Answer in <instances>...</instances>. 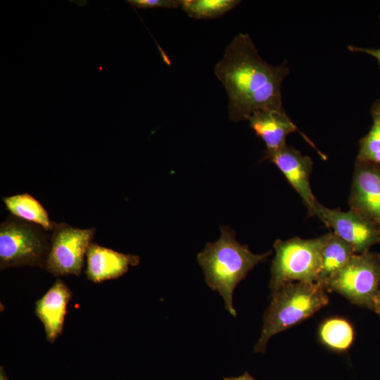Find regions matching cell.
<instances>
[{
  "instance_id": "5",
  "label": "cell",
  "mask_w": 380,
  "mask_h": 380,
  "mask_svg": "<svg viewBox=\"0 0 380 380\" xmlns=\"http://www.w3.org/2000/svg\"><path fill=\"white\" fill-rule=\"evenodd\" d=\"M40 225L8 217L0 225V269L32 266L44 268L51 236Z\"/></svg>"
},
{
  "instance_id": "6",
  "label": "cell",
  "mask_w": 380,
  "mask_h": 380,
  "mask_svg": "<svg viewBox=\"0 0 380 380\" xmlns=\"http://www.w3.org/2000/svg\"><path fill=\"white\" fill-rule=\"evenodd\" d=\"M324 288L353 304L374 310L380 288V254L367 251L353 255Z\"/></svg>"
},
{
  "instance_id": "21",
  "label": "cell",
  "mask_w": 380,
  "mask_h": 380,
  "mask_svg": "<svg viewBox=\"0 0 380 380\" xmlns=\"http://www.w3.org/2000/svg\"><path fill=\"white\" fill-rule=\"evenodd\" d=\"M372 118H377L380 120V99L377 100L371 108Z\"/></svg>"
},
{
  "instance_id": "9",
  "label": "cell",
  "mask_w": 380,
  "mask_h": 380,
  "mask_svg": "<svg viewBox=\"0 0 380 380\" xmlns=\"http://www.w3.org/2000/svg\"><path fill=\"white\" fill-rule=\"evenodd\" d=\"M265 160L274 163L299 194L310 216H316L319 202L313 195L310 177L312 169L310 157L303 156L291 146L273 151L265 150Z\"/></svg>"
},
{
  "instance_id": "19",
  "label": "cell",
  "mask_w": 380,
  "mask_h": 380,
  "mask_svg": "<svg viewBox=\"0 0 380 380\" xmlns=\"http://www.w3.org/2000/svg\"><path fill=\"white\" fill-rule=\"evenodd\" d=\"M127 3L139 9H150L157 7L177 8L180 7L181 0H128Z\"/></svg>"
},
{
  "instance_id": "10",
  "label": "cell",
  "mask_w": 380,
  "mask_h": 380,
  "mask_svg": "<svg viewBox=\"0 0 380 380\" xmlns=\"http://www.w3.org/2000/svg\"><path fill=\"white\" fill-rule=\"evenodd\" d=\"M348 203L380 230V165L356 160Z\"/></svg>"
},
{
  "instance_id": "8",
  "label": "cell",
  "mask_w": 380,
  "mask_h": 380,
  "mask_svg": "<svg viewBox=\"0 0 380 380\" xmlns=\"http://www.w3.org/2000/svg\"><path fill=\"white\" fill-rule=\"evenodd\" d=\"M316 216L334 234L349 243L355 253L367 252L371 246L380 243L378 227L351 210L331 209L319 203Z\"/></svg>"
},
{
  "instance_id": "3",
  "label": "cell",
  "mask_w": 380,
  "mask_h": 380,
  "mask_svg": "<svg viewBox=\"0 0 380 380\" xmlns=\"http://www.w3.org/2000/svg\"><path fill=\"white\" fill-rule=\"evenodd\" d=\"M272 294L254 353H265L271 337L305 320L329 303L327 290L319 283L290 282Z\"/></svg>"
},
{
  "instance_id": "17",
  "label": "cell",
  "mask_w": 380,
  "mask_h": 380,
  "mask_svg": "<svg viewBox=\"0 0 380 380\" xmlns=\"http://www.w3.org/2000/svg\"><path fill=\"white\" fill-rule=\"evenodd\" d=\"M239 3V0H181L180 7L189 17L200 20L222 16Z\"/></svg>"
},
{
  "instance_id": "2",
  "label": "cell",
  "mask_w": 380,
  "mask_h": 380,
  "mask_svg": "<svg viewBox=\"0 0 380 380\" xmlns=\"http://www.w3.org/2000/svg\"><path fill=\"white\" fill-rule=\"evenodd\" d=\"M221 235L215 242L206 243L198 253L197 260L205 277V283L222 297L225 309L233 316L236 312L232 298L237 284L258 264L264 262L271 251L255 254L248 246L241 244L233 230L221 227Z\"/></svg>"
},
{
  "instance_id": "4",
  "label": "cell",
  "mask_w": 380,
  "mask_h": 380,
  "mask_svg": "<svg viewBox=\"0 0 380 380\" xmlns=\"http://www.w3.org/2000/svg\"><path fill=\"white\" fill-rule=\"evenodd\" d=\"M329 234L311 239L294 237L286 241H275V256L271 266L270 282L272 293L290 282L317 283L322 250Z\"/></svg>"
},
{
  "instance_id": "16",
  "label": "cell",
  "mask_w": 380,
  "mask_h": 380,
  "mask_svg": "<svg viewBox=\"0 0 380 380\" xmlns=\"http://www.w3.org/2000/svg\"><path fill=\"white\" fill-rule=\"evenodd\" d=\"M320 341L328 348L336 351H345L350 348L354 339L352 325L342 318L325 320L319 329Z\"/></svg>"
},
{
  "instance_id": "11",
  "label": "cell",
  "mask_w": 380,
  "mask_h": 380,
  "mask_svg": "<svg viewBox=\"0 0 380 380\" xmlns=\"http://www.w3.org/2000/svg\"><path fill=\"white\" fill-rule=\"evenodd\" d=\"M86 256V274L94 283L117 279L126 273L129 266H136L139 262L137 255L119 253L93 242Z\"/></svg>"
},
{
  "instance_id": "20",
  "label": "cell",
  "mask_w": 380,
  "mask_h": 380,
  "mask_svg": "<svg viewBox=\"0 0 380 380\" xmlns=\"http://www.w3.org/2000/svg\"><path fill=\"white\" fill-rule=\"evenodd\" d=\"M348 49L353 52H361L372 56L378 61L380 68V48H364L350 45L348 46Z\"/></svg>"
},
{
  "instance_id": "22",
  "label": "cell",
  "mask_w": 380,
  "mask_h": 380,
  "mask_svg": "<svg viewBox=\"0 0 380 380\" xmlns=\"http://www.w3.org/2000/svg\"><path fill=\"white\" fill-rule=\"evenodd\" d=\"M223 380H255L248 372L237 377H224Z\"/></svg>"
},
{
  "instance_id": "12",
  "label": "cell",
  "mask_w": 380,
  "mask_h": 380,
  "mask_svg": "<svg viewBox=\"0 0 380 380\" xmlns=\"http://www.w3.org/2000/svg\"><path fill=\"white\" fill-rule=\"evenodd\" d=\"M72 291L61 280L57 279L35 304V315L44 324L46 339L53 343L63 331L67 305Z\"/></svg>"
},
{
  "instance_id": "24",
  "label": "cell",
  "mask_w": 380,
  "mask_h": 380,
  "mask_svg": "<svg viewBox=\"0 0 380 380\" xmlns=\"http://www.w3.org/2000/svg\"><path fill=\"white\" fill-rule=\"evenodd\" d=\"M0 380H8L2 367L0 368Z\"/></svg>"
},
{
  "instance_id": "14",
  "label": "cell",
  "mask_w": 380,
  "mask_h": 380,
  "mask_svg": "<svg viewBox=\"0 0 380 380\" xmlns=\"http://www.w3.org/2000/svg\"><path fill=\"white\" fill-rule=\"evenodd\" d=\"M354 254L355 251L349 243L331 232L322 250L317 283L324 287Z\"/></svg>"
},
{
  "instance_id": "23",
  "label": "cell",
  "mask_w": 380,
  "mask_h": 380,
  "mask_svg": "<svg viewBox=\"0 0 380 380\" xmlns=\"http://www.w3.org/2000/svg\"><path fill=\"white\" fill-rule=\"evenodd\" d=\"M380 317V288L379 289L376 301H375V306L374 310Z\"/></svg>"
},
{
  "instance_id": "15",
  "label": "cell",
  "mask_w": 380,
  "mask_h": 380,
  "mask_svg": "<svg viewBox=\"0 0 380 380\" xmlns=\"http://www.w3.org/2000/svg\"><path fill=\"white\" fill-rule=\"evenodd\" d=\"M2 200L13 215L37 224L46 231H53L56 223L50 220L44 206L30 194H17Z\"/></svg>"
},
{
  "instance_id": "13",
  "label": "cell",
  "mask_w": 380,
  "mask_h": 380,
  "mask_svg": "<svg viewBox=\"0 0 380 380\" xmlns=\"http://www.w3.org/2000/svg\"><path fill=\"white\" fill-rule=\"evenodd\" d=\"M251 128L265 144L266 150L273 151L286 145L287 136L298 131L284 109L260 110L248 119Z\"/></svg>"
},
{
  "instance_id": "1",
  "label": "cell",
  "mask_w": 380,
  "mask_h": 380,
  "mask_svg": "<svg viewBox=\"0 0 380 380\" xmlns=\"http://www.w3.org/2000/svg\"><path fill=\"white\" fill-rule=\"evenodd\" d=\"M214 72L227 91L230 120H248L260 110L284 109L281 87L289 69L286 62L274 66L265 61L248 34L234 37Z\"/></svg>"
},
{
  "instance_id": "18",
  "label": "cell",
  "mask_w": 380,
  "mask_h": 380,
  "mask_svg": "<svg viewBox=\"0 0 380 380\" xmlns=\"http://www.w3.org/2000/svg\"><path fill=\"white\" fill-rule=\"evenodd\" d=\"M357 160L380 165V120L373 118L369 132L360 141Z\"/></svg>"
},
{
  "instance_id": "7",
  "label": "cell",
  "mask_w": 380,
  "mask_h": 380,
  "mask_svg": "<svg viewBox=\"0 0 380 380\" xmlns=\"http://www.w3.org/2000/svg\"><path fill=\"white\" fill-rule=\"evenodd\" d=\"M95 231V228L80 229L65 222L56 224L44 269L53 276H80Z\"/></svg>"
}]
</instances>
